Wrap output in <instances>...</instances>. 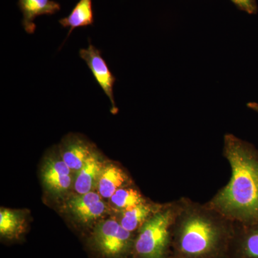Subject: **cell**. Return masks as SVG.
I'll use <instances>...</instances> for the list:
<instances>
[{
	"instance_id": "cell-1",
	"label": "cell",
	"mask_w": 258,
	"mask_h": 258,
	"mask_svg": "<svg viewBox=\"0 0 258 258\" xmlns=\"http://www.w3.org/2000/svg\"><path fill=\"white\" fill-rule=\"evenodd\" d=\"M226 154L232 166V176L217 198V203L228 211L257 217V161L250 149L233 137L226 139Z\"/></svg>"
},
{
	"instance_id": "cell-2",
	"label": "cell",
	"mask_w": 258,
	"mask_h": 258,
	"mask_svg": "<svg viewBox=\"0 0 258 258\" xmlns=\"http://www.w3.org/2000/svg\"><path fill=\"white\" fill-rule=\"evenodd\" d=\"M175 246L183 258H214L223 252L225 240L223 233L212 222L195 217L179 229Z\"/></svg>"
},
{
	"instance_id": "cell-3",
	"label": "cell",
	"mask_w": 258,
	"mask_h": 258,
	"mask_svg": "<svg viewBox=\"0 0 258 258\" xmlns=\"http://www.w3.org/2000/svg\"><path fill=\"white\" fill-rule=\"evenodd\" d=\"M134 240L119 221L104 218L93 227L87 245L98 258H127L133 254Z\"/></svg>"
},
{
	"instance_id": "cell-4",
	"label": "cell",
	"mask_w": 258,
	"mask_h": 258,
	"mask_svg": "<svg viewBox=\"0 0 258 258\" xmlns=\"http://www.w3.org/2000/svg\"><path fill=\"white\" fill-rule=\"evenodd\" d=\"M171 215L159 212L147 220L134 240V258H166Z\"/></svg>"
},
{
	"instance_id": "cell-5",
	"label": "cell",
	"mask_w": 258,
	"mask_h": 258,
	"mask_svg": "<svg viewBox=\"0 0 258 258\" xmlns=\"http://www.w3.org/2000/svg\"><path fill=\"white\" fill-rule=\"evenodd\" d=\"M75 175L61 157L59 149H52L44 158L40 169L42 185L53 198H64L73 191Z\"/></svg>"
},
{
	"instance_id": "cell-6",
	"label": "cell",
	"mask_w": 258,
	"mask_h": 258,
	"mask_svg": "<svg viewBox=\"0 0 258 258\" xmlns=\"http://www.w3.org/2000/svg\"><path fill=\"white\" fill-rule=\"evenodd\" d=\"M96 191L75 195L66 200L64 208L77 225L92 229L109 212L108 203Z\"/></svg>"
},
{
	"instance_id": "cell-7",
	"label": "cell",
	"mask_w": 258,
	"mask_h": 258,
	"mask_svg": "<svg viewBox=\"0 0 258 258\" xmlns=\"http://www.w3.org/2000/svg\"><path fill=\"white\" fill-rule=\"evenodd\" d=\"M88 42V48L80 49V57L87 64L96 82L109 98L111 103V113L115 114L118 112V108L115 106L113 86L116 79L108 68L106 60L102 57L101 51L93 46L90 39Z\"/></svg>"
},
{
	"instance_id": "cell-8",
	"label": "cell",
	"mask_w": 258,
	"mask_h": 258,
	"mask_svg": "<svg viewBox=\"0 0 258 258\" xmlns=\"http://www.w3.org/2000/svg\"><path fill=\"white\" fill-rule=\"evenodd\" d=\"M97 151L94 144L77 134H69L64 137L59 147L61 157L75 173Z\"/></svg>"
},
{
	"instance_id": "cell-9",
	"label": "cell",
	"mask_w": 258,
	"mask_h": 258,
	"mask_svg": "<svg viewBox=\"0 0 258 258\" xmlns=\"http://www.w3.org/2000/svg\"><path fill=\"white\" fill-rule=\"evenodd\" d=\"M106 162L98 151L95 152L76 173L73 191L76 195L96 191L98 180Z\"/></svg>"
},
{
	"instance_id": "cell-10",
	"label": "cell",
	"mask_w": 258,
	"mask_h": 258,
	"mask_svg": "<svg viewBox=\"0 0 258 258\" xmlns=\"http://www.w3.org/2000/svg\"><path fill=\"white\" fill-rule=\"evenodd\" d=\"M18 5L23 15L22 25L24 30L30 35L36 30L34 21L37 17L52 15L61 9L60 3L53 0H19Z\"/></svg>"
},
{
	"instance_id": "cell-11",
	"label": "cell",
	"mask_w": 258,
	"mask_h": 258,
	"mask_svg": "<svg viewBox=\"0 0 258 258\" xmlns=\"http://www.w3.org/2000/svg\"><path fill=\"white\" fill-rule=\"evenodd\" d=\"M26 210H12L1 208L0 210V236L2 240L14 241L21 238L28 227Z\"/></svg>"
},
{
	"instance_id": "cell-12",
	"label": "cell",
	"mask_w": 258,
	"mask_h": 258,
	"mask_svg": "<svg viewBox=\"0 0 258 258\" xmlns=\"http://www.w3.org/2000/svg\"><path fill=\"white\" fill-rule=\"evenodd\" d=\"M126 174L119 166L107 161L98 180L96 191L104 199L109 200L113 194L127 184Z\"/></svg>"
},
{
	"instance_id": "cell-13",
	"label": "cell",
	"mask_w": 258,
	"mask_h": 258,
	"mask_svg": "<svg viewBox=\"0 0 258 258\" xmlns=\"http://www.w3.org/2000/svg\"><path fill=\"white\" fill-rule=\"evenodd\" d=\"M92 1L93 0H79L69 16L59 20V23L63 28H70L66 39L71 35L75 29L93 25L94 23V13Z\"/></svg>"
},
{
	"instance_id": "cell-14",
	"label": "cell",
	"mask_w": 258,
	"mask_h": 258,
	"mask_svg": "<svg viewBox=\"0 0 258 258\" xmlns=\"http://www.w3.org/2000/svg\"><path fill=\"white\" fill-rule=\"evenodd\" d=\"M152 208L145 203H141L137 206L122 212L119 222L125 230L133 233L149 220Z\"/></svg>"
},
{
	"instance_id": "cell-15",
	"label": "cell",
	"mask_w": 258,
	"mask_h": 258,
	"mask_svg": "<svg viewBox=\"0 0 258 258\" xmlns=\"http://www.w3.org/2000/svg\"><path fill=\"white\" fill-rule=\"evenodd\" d=\"M143 203L142 197L137 190L126 187L117 190L108 200L110 208L121 212Z\"/></svg>"
},
{
	"instance_id": "cell-16",
	"label": "cell",
	"mask_w": 258,
	"mask_h": 258,
	"mask_svg": "<svg viewBox=\"0 0 258 258\" xmlns=\"http://www.w3.org/2000/svg\"><path fill=\"white\" fill-rule=\"evenodd\" d=\"M233 258H258V228L237 241Z\"/></svg>"
},
{
	"instance_id": "cell-17",
	"label": "cell",
	"mask_w": 258,
	"mask_h": 258,
	"mask_svg": "<svg viewBox=\"0 0 258 258\" xmlns=\"http://www.w3.org/2000/svg\"><path fill=\"white\" fill-rule=\"evenodd\" d=\"M240 10L249 14L257 13V7L256 0H231Z\"/></svg>"
},
{
	"instance_id": "cell-18",
	"label": "cell",
	"mask_w": 258,
	"mask_h": 258,
	"mask_svg": "<svg viewBox=\"0 0 258 258\" xmlns=\"http://www.w3.org/2000/svg\"><path fill=\"white\" fill-rule=\"evenodd\" d=\"M247 106H248L249 108H252L254 111L258 112V103H249Z\"/></svg>"
}]
</instances>
